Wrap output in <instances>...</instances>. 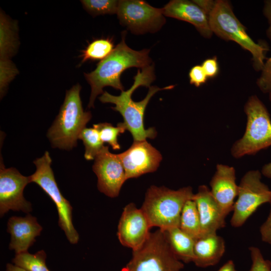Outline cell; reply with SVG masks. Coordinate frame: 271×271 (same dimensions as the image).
<instances>
[{
    "label": "cell",
    "mask_w": 271,
    "mask_h": 271,
    "mask_svg": "<svg viewBox=\"0 0 271 271\" xmlns=\"http://www.w3.org/2000/svg\"><path fill=\"white\" fill-rule=\"evenodd\" d=\"M154 65L138 70L134 82L129 89L122 91L118 96L113 95L104 91L99 97L102 103H110L115 105L112 109L118 112L122 116L121 125L131 134L133 141L154 139L157 136L154 127L145 128L144 117L146 107L151 98L160 90L170 89L173 86L160 88L151 86L155 80Z\"/></svg>",
    "instance_id": "cell-1"
},
{
    "label": "cell",
    "mask_w": 271,
    "mask_h": 271,
    "mask_svg": "<svg viewBox=\"0 0 271 271\" xmlns=\"http://www.w3.org/2000/svg\"><path fill=\"white\" fill-rule=\"evenodd\" d=\"M126 32H123L121 40L112 52L105 59L100 61L96 68L84 76L91 87L88 108L94 107L96 97L103 93L106 86L124 90L120 81V76L126 69L131 67L143 68L152 64L149 56V49L140 51L133 50L125 42Z\"/></svg>",
    "instance_id": "cell-2"
},
{
    "label": "cell",
    "mask_w": 271,
    "mask_h": 271,
    "mask_svg": "<svg viewBox=\"0 0 271 271\" xmlns=\"http://www.w3.org/2000/svg\"><path fill=\"white\" fill-rule=\"evenodd\" d=\"M79 83L66 91L59 113L47 133L53 148L70 150L77 146L82 130L91 118L89 111H84Z\"/></svg>",
    "instance_id": "cell-3"
},
{
    "label": "cell",
    "mask_w": 271,
    "mask_h": 271,
    "mask_svg": "<svg viewBox=\"0 0 271 271\" xmlns=\"http://www.w3.org/2000/svg\"><path fill=\"white\" fill-rule=\"evenodd\" d=\"M194 194L191 187L173 190L153 185L148 189L141 209L151 227H158L162 231L179 227L183 208Z\"/></svg>",
    "instance_id": "cell-4"
},
{
    "label": "cell",
    "mask_w": 271,
    "mask_h": 271,
    "mask_svg": "<svg viewBox=\"0 0 271 271\" xmlns=\"http://www.w3.org/2000/svg\"><path fill=\"white\" fill-rule=\"evenodd\" d=\"M207 15L213 33L224 40L233 41L249 51L252 56L255 70L261 71L269 48L265 43H256L249 36L245 27L235 16L230 3L225 0L214 1Z\"/></svg>",
    "instance_id": "cell-5"
},
{
    "label": "cell",
    "mask_w": 271,
    "mask_h": 271,
    "mask_svg": "<svg viewBox=\"0 0 271 271\" xmlns=\"http://www.w3.org/2000/svg\"><path fill=\"white\" fill-rule=\"evenodd\" d=\"M244 111L247 116L244 133L231 149L235 158L254 155L271 146V119L264 104L257 96L252 95L245 104Z\"/></svg>",
    "instance_id": "cell-6"
},
{
    "label": "cell",
    "mask_w": 271,
    "mask_h": 271,
    "mask_svg": "<svg viewBox=\"0 0 271 271\" xmlns=\"http://www.w3.org/2000/svg\"><path fill=\"white\" fill-rule=\"evenodd\" d=\"M184 263L174 253L163 231L150 232L145 243L132 250L121 271H181Z\"/></svg>",
    "instance_id": "cell-7"
},
{
    "label": "cell",
    "mask_w": 271,
    "mask_h": 271,
    "mask_svg": "<svg viewBox=\"0 0 271 271\" xmlns=\"http://www.w3.org/2000/svg\"><path fill=\"white\" fill-rule=\"evenodd\" d=\"M52 159L48 151L34 161L35 172L30 176L31 183L34 182L52 199L58 211V225L64 231L72 244L78 242L79 236L72 223V207L70 202L61 194L51 168Z\"/></svg>",
    "instance_id": "cell-8"
},
{
    "label": "cell",
    "mask_w": 271,
    "mask_h": 271,
    "mask_svg": "<svg viewBox=\"0 0 271 271\" xmlns=\"http://www.w3.org/2000/svg\"><path fill=\"white\" fill-rule=\"evenodd\" d=\"M261 179L258 170L248 171L241 178L230 220L232 226H241L260 205L269 202L271 190Z\"/></svg>",
    "instance_id": "cell-9"
},
{
    "label": "cell",
    "mask_w": 271,
    "mask_h": 271,
    "mask_svg": "<svg viewBox=\"0 0 271 271\" xmlns=\"http://www.w3.org/2000/svg\"><path fill=\"white\" fill-rule=\"evenodd\" d=\"M116 14L120 24L136 35L155 33L166 23L163 9L144 1H119Z\"/></svg>",
    "instance_id": "cell-10"
},
{
    "label": "cell",
    "mask_w": 271,
    "mask_h": 271,
    "mask_svg": "<svg viewBox=\"0 0 271 271\" xmlns=\"http://www.w3.org/2000/svg\"><path fill=\"white\" fill-rule=\"evenodd\" d=\"M31 183L29 176L22 175L14 168H6L1 160L0 166V214L2 217L10 210L29 213L30 202L23 196L25 187Z\"/></svg>",
    "instance_id": "cell-11"
},
{
    "label": "cell",
    "mask_w": 271,
    "mask_h": 271,
    "mask_svg": "<svg viewBox=\"0 0 271 271\" xmlns=\"http://www.w3.org/2000/svg\"><path fill=\"white\" fill-rule=\"evenodd\" d=\"M92 169L97 177L99 191L111 198L118 196L122 186L127 180L118 154L110 153L108 146H104L95 158Z\"/></svg>",
    "instance_id": "cell-12"
},
{
    "label": "cell",
    "mask_w": 271,
    "mask_h": 271,
    "mask_svg": "<svg viewBox=\"0 0 271 271\" xmlns=\"http://www.w3.org/2000/svg\"><path fill=\"white\" fill-rule=\"evenodd\" d=\"M118 155L126 180L156 171L162 160L160 152L147 140L133 141L127 150Z\"/></svg>",
    "instance_id": "cell-13"
},
{
    "label": "cell",
    "mask_w": 271,
    "mask_h": 271,
    "mask_svg": "<svg viewBox=\"0 0 271 271\" xmlns=\"http://www.w3.org/2000/svg\"><path fill=\"white\" fill-rule=\"evenodd\" d=\"M151 227L142 209L130 203L123 208L118 225L117 237L122 245L135 250L146 241Z\"/></svg>",
    "instance_id": "cell-14"
},
{
    "label": "cell",
    "mask_w": 271,
    "mask_h": 271,
    "mask_svg": "<svg viewBox=\"0 0 271 271\" xmlns=\"http://www.w3.org/2000/svg\"><path fill=\"white\" fill-rule=\"evenodd\" d=\"M192 200L195 202L199 213L201 236L216 234L218 230L225 226L227 215L212 196L206 185L199 187Z\"/></svg>",
    "instance_id": "cell-15"
},
{
    "label": "cell",
    "mask_w": 271,
    "mask_h": 271,
    "mask_svg": "<svg viewBox=\"0 0 271 271\" xmlns=\"http://www.w3.org/2000/svg\"><path fill=\"white\" fill-rule=\"evenodd\" d=\"M210 186L212 196L227 215L233 210L238 193L235 169L226 165L217 164Z\"/></svg>",
    "instance_id": "cell-16"
},
{
    "label": "cell",
    "mask_w": 271,
    "mask_h": 271,
    "mask_svg": "<svg viewBox=\"0 0 271 271\" xmlns=\"http://www.w3.org/2000/svg\"><path fill=\"white\" fill-rule=\"evenodd\" d=\"M165 16L193 25L203 37L209 38L213 32L205 12L193 1L173 0L162 8Z\"/></svg>",
    "instance_id": "cell-17"
},
{
    "label": "cell",
    "mask_w": 271,
    "mask_h": 271,
    "mask_svg": "<svg viewBox=\"0 0 271 271\" xmlns=\"http://www.w3.org/2000/svg\"><path fill=\"white\" fill-rule=\"evenodd\" d=\"M42 227L37 218L28 214L25 217L13 216L8 222V232L11 234L9 249L16 254L28 251L40 235Z\"/></svg>",
    "instance_id": "cell-18"
},
{
    "label": "cell",
    "mask_w": 271,
    "mask_h": 271,
    "mask_svg": "<svg viewBox=\"0 0 271 271\" xmlns=\"http://www.w3.org/2000/svg\"><path fill=\"white\" fill-rule=\"evenodd\" d=\"M225 251L223 238L217 234L202 236L195 240L193 262L200 267L213 266L219 262Z\"/></svg>",
    "instance_id": "cell-19"
},
{
    "label": "cell",
    "mask_w": 271,
    "mask_h": 271,
    "mask_svg": "<svg viewBox=\"0 0 271 271\" xmlns=\"http://www.w3.org/2000/svg\"><path fill=\"white\" fill-rule=\"evenodd\" d=\"M163 231L175 255L182 262H193L196 240L179 227L171 228Z\"/></svg>",
    "instance_id": "cell-20"
},
{
    "label": "cell",
    "mask_w": 271,
    "mask_h": 271,
    "mask_svg": "<svg viewBox=\"0 0 271 271\" xmlns=\"http://www.w3.org/2000/svg\"><path fill=\"white\" fill-rule=\"evenodd\" d=\"M179 227L195 240L201 236L200 217L196 203L193 200L187 201L183 208Z\"/></svg>",
    "instance_id": "cell-21"
},
{
    "label": "cell",
    "mask_w": 271,
    "mask_h": 271,
    "mask_svg": "<svg viewBox=\"0 0 271 271\" xmlns=\"http://www.w3.org/2000/svg\"><path fill=\"white\" fill-rule=\"evenodd\" d=\"M0 26L1 61H9L16 47L14 25L1 13Z\"/></svg>",
    "instance_id": "cell-22"
},
{
    "label": "cell",
    "mask_w": 271,
    "mask_h": 271,
    "mask_svg": "<svg viewBox=\"0 0 271 271\" xmlns=\"http://www.w3.org/2000/svg\"><path fill=\"white\" fill-rule=\"evenodd\" d=\"M46 253L43 250L35 254L27 251L16 254L12 262L27 271H50L46 265Z\"/></svg>",
    "instance_id": "cell-23"
},
{
    "label": "cell",
    "mask_w": 271,
    "mask_h": 271,
    "mask_svg": "<svg viewBox=\"0 0 271 271\" xmlns=\"http://www.w3.org/2000/svg\"><path fill=\"white\" fill-rule=\"evenodd\" d=\"M111 39L101 38L91 42L82 51L81 64L88 60H102L107 57L114 49Z\"/></svg>",
    "instance_id": "cell-24"
},
{
    "label": "cell",
    "mask_w": 271,
    "mask_h": 271,
    "mask_svg": "<svg viewBox=\"0 0 271 271\" xmlns=\"http://www.w3.org/2000/svg\"><path fill=\"white\" fill-rule=\"evenodd\" d=\"M78 139L83 142L85 147L84 157L88 161L95 159L104 147L98 131L93 127L83 128Z\"/></svg>",
    "instance_id": "cell-25"
},
{
    "label": "cell",
    "mask_w": 271,
    "mask_h": 271,
    "mask_svg": "<svg viewBox=\"0 0 271 271\" xmlns=\"http://www.w3.org/2000/svg\"><path fill=\"white\" fill-rule=\"evenodd\" d=\"M93 127L98 131L100 139L104 143L108 144L113 150L120 149L118 142V137L126 130L120 122L118 123L116 127L108 122L94 124Z\"/></svg>",
    "instance_id": "cell-26"
},
{
    "label": "cell",
    "mask_w": 271,
    "mask_h": 271,
    "mask_svg": "<svg viewBox=\"0 0 271 271\" xmlns=\"http://www.w3.org/2000/svg\"><path fill=\"white\" fill-rule=\"evenodd\" d=\"M81 2L85 9L94 16L116 14L119 3V1L114 0H83Z\"/></svg>",
    "instance_id": "cell-27"
},
{
    "label": "cell",
    "mask_w": 271,
    "mask_h": 271,
    "mask_svg": "<svg viewBox=\"0 0 271 271\" xmlns=\"http://www.w3.org/2000/svg\"><path fill=\"white\" fill-rule=\"evenodd\" d=\"M252 264L249 271H271V262L265 259L260 249L254 246L249 248Z\"/></svg>",
    "instance_id": "cell-28"
},
{
    "label": "cell",
    "mask_w": 271,
    "mask_h": 271,
    "mask_svg": "<svg viewBox=\"0 0 271 271\" xmlns=\"http://www.w3.org/2000/svg\"><path fill=\"white\" fill-rule=\"evenodd\" d=\"M256 84L263 93H271V57L266 59Z\"/></svg>",
    "instance_id": "cell-29"
},
{
    "label": "cell",
    "mask_w": 271,
    "mask_h": 271,
    "mask_svg": "<svg viewBox=\"0 0 271 271\" xmlns=\"http://www.w3.org/2000/svg\"><path fill=\"white\" fill-rule=\"evenodd\" d=\"M190 83L196 87H199L204 84L208 77L201 65H195L190 70L189 73Z\"/></svg>",
    "instance_id": "cell-30"
},
{
    "label": "cell",
    "mask_w": 271,
    "mask_h": 271,
    "mask_svg": "<svg viewBox=\"0 0 271 271\" xmlns=\"http://www.w3.org/2000/svg\"><path fill=\"white\" fill-rule=\"evenodd\" d=\"M208 77L213 78L219 72V66L216 57L205 60L201 65Z\"/></svg>",
    "instance_id": "cell-31"
},
{
    "label": "cell",
    "mask_w": 271,
    "mask_h": 271,
    "mask_svg": "<svg viewBox=\"0 0 271 271\" xmlns=\"http://www.w3.org/2000/svg\"><path fill=\"white\" fill-rule=\"evenodd\" d=\"M270 209L269 214L260 227V233L263 241L271 244V197L269 201Z\"/></svg>",
    "instance_id": "cell-32"
},
{
    "label": "cell",
    "mask_w": 271,
    "mask_h": 271,
    "mask_svg": "<svg viewBox=\"0 0 271 271\" xmlns=\"http://www.w3.org/2000/svg\"><path fill=\"white\" fill-rule=\"evenodd\" d=\"M263 12L264 16L268 20L269 27L266 31V34L271 42V0L264 1Z\"/></svg>",
    "instance_id": "cell-33"
},
{
    "label": "cell",
    "mask_w": 271,
    "mask_h": 271,
    "mask_svg": "<svg viewBox=\"0 0 271 271\" xmlns=\"http://www.w3.org/2000/svg\"><path fill=\"white\" fill-rule=\"evenodd\" d=\"M217 271H237L235 269L233 260H229L226 262Z\"/></svg>",
    "instance_id": "cell-34"
},
{
    "label": "cell",
    "mask_w": 271,
    "mask_h": 271,
    "mask_svg": "<svg viewBox=\"0 0 271 271\" xmlns=\"http://www.w3.org/2000/svg\"><path fill=\"white\" fill-rule=\"evenodd\" d=\"M261 173L265 177L271 179V162L263 166L262 168Z\"/></svg>",
    "instance_id": "cell-35"
},
{
    "label": "cell",
    "mask_w": 271,
    "mask_h": 271,
    "mask_svg": "<svg viewBox=\"0 0 271 271\" xmlns=\"http://www.w3.org/2000/svg\"><path fill=\"white\" fill-rule=\"evenodd\" d=\"M6 271H27L25 269L11 263H7Z\"/></svg>",
    "instance_id": "cell-36"
},
{
    "label": "cell",
    "mask_w": 271,
    "mask_h": 271,
    "mask_svg": "<svg viewBox=\"0 0 271 271\" xmlns=\"http://www.w3.org/2000/svg\"><path fill=\"white\" fill-rule=\"evenodd\" d=\"M269 100L271 101V93L269 94Z\"/></svg>",
    "instance_id": "cell-37"
}]
</instances>
